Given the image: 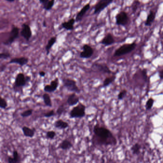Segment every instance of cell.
<instances>
[{
  "label": "cell",
  "instance_id": "32",
  "mask_svg": "<svg viewBox=\"0 0 163 163\" xmlns=\"http://www.w3.org/2000/svg\"><path fill=\"white\" fill-rule=\"evenodd\" d=\"M66 111V108L64 105H60L57 110L56 113L59 116H60Z\"/></svg>",
  "mask_w": 163,
  "mask_h": 163
},
{
  "label": "cell",
  "instance_id": "21",
  "mask_svg": "<svg viewBox=\"0 0 163 163\" xmlns=\"http://www.w3.org/2000/svg\"><path fill=\"white\" fill-rule=\"evenodd\" d=\"M54 126L59 129H65L69 127V125L67 122L63 121L62 119H59L55 122Z\"/></svg>",
  "mask_w": 163,
  "mask_h": 163
},
{
  "label": "cell",
  "instance_id": "7",
  "mask_svg": "<svg viewBox=\"0 0 163 163\" xmlns=\"http://www.w3.org/2000/svg\"><path fill=\"white\" fill-rule=\"evenodd\" d=\"M19 28L17 26H13L9 32V37L3 43L5 45H10L19 37Z\"/></svg>",
  "mask_w": 163,
  "mask_h": 163
},
{
  "label": "cell",
  "instance_id": "4",
  "mask_svg": "<svg viewBox=\"0 0 163 163\" xmlns=\"http://www.w3.org/2000/svg\"><path fill=\"white\" fill-rule=\"evenodd\" d=\"M136 46V43L135 42L130 44H125L121 46V47H120L115 51L114 53V56H122L131 53L135 48Z\"/></svg>",
  "mask_w": 163,
  "mask_h": 163
},
{
  "label": "cell",
  "instance_id": "42",
  "mask_svg": "<svg viewBox=\"0 0 163 163\" xmlns=\"http://www.w3.org/2000/svg\"><path fill=\"white\" fill-rule=\"evenodd\" d=\"M26 80L27 83H28L31 80V77L29 76H26Z\"/></svg>",
  "mask_w": 163,
  "mask_h": 163
},
{
  "label": "cell",
  "instance_id": "14",
  "mask_svg": "<svg viewBox=\"0 0 163 163\" xmlns=\"http://www.w3.org/2000/svg\"><path fill=\"white\" fill-rule=\"evenodd\" d=\"M76 22L75 19L72 18L67 21L63 22L61 24V27L67 31H72L74 29V25Z\"/></svg>",
  "mask_w": 163,
  "mask_h": 163
},
{
  "label": "cell",
  "instance_id": "33",
  "mask_svg": "<svg viewBox=\"0 0 163 163\" xmlns=\"http://www.w3.org/2000/svg\"><path fill=\"white\" fill-rule=\"evenodd\" d=\"M8 104L7 101L5 99L1 97L0 99V107L1 108L5 109L7 107Z\"/></svg>",
  "mask_w": 163,
  "mask_h": 163
},
{
  "label": "cell",
  "instance_id": "1",
  "mask_svg": "<svg viewBox=\"0 0 163 163\" xmlns=\"http://www.w3.org/2000/svg\"><path fill=\"white\" fill-rule=\"evenodd\" d=\"M93 132L100 142L106 145L116 144V139L110 130L98 125H95L93 128Z\"/></svg>",
  "mask_w": 163,
  "mask_h": 163
},
{
  "label": "cell",
  "instance_id": "8",
  "mask_svg": "<svg viewBox=\"0 0 163 163\" xmlns=\"http://www.w3.org/2000/svg\"><path fill=\"white\" fill-rule=\"evenodd\" d=\"M27 83L26 76L24 73H18L15 77L14 88L15 89V88L22 87L25 86Z\"/></svg>",
  "mask_w": 163,
  "mask_h": 163
},
{
  "label": "cell",
  "instance_id": "35",
  "mask_svg": "<svg viewBox=\"0 0 163 163\" xmlns=\"http://www.w3.org/2000/svg\"><path fill=\"white\" fill-rule=\"evenodd\" d=\"M126 94H127V91L126 90H123L122 91L120 92L118 95L119 100H122L123 98L125 97Z\"/></svg>",
  "mask_w": 163,
  "mask_h": 163
},
{
  "label": "cell",
  "instance_id": "25",
  "mask_svg": "<svg viewBox=\"0 0 163 163\" xmlns=\"http://www.w3.org/2000/svg\"><path fill=\"white\" fill-rule=\"evenodd\" d=\"M116 79V76H112L105 78L103 83V87H106L111 84Z\"/></svg>",
  "mask_w": 163,
  "mask_h": 163
},
{
  "label": "cell",
  "instance_id": "27",
  "mask_svg": "<svg viewBox=\"0 0 163 163\" xmlns=\"http://www.w3.org/2000/svg\"><path fill=\"white\" fill-rule=\"evenodd\" d=\"M55 3V0H49L46 5L43 6V9H45L46 11H50L52 9Z\"/></svg>",
  "mask_w": 163,
  "mask_h": 163
},
{
  "label": "cell",
  "instance_id": "39",
  "mask_svg": "<svg viewBox=\"0 0 163 163\" xmlns=\"http://www.w3.org/2000/svg\"><path fill=\"white\" fill-rule=\"evenodd\" d=\"M46 72H44L43 71H41L40 72H39V75L40 76V77H45L46 76Z\"/></svg>",
  "mask_w": 163,
  "mask_h": 163
},
{
  "label": "cell",
  "instance_id": "38",
  "mask_svg": "<svg viewBox=\"0 0 163 163\" xmlns=\"http://www.w3.org/2000/svg\"><path fill=\"white\" fill-rule=\"evenodd\" d=\"M49 1V0H39V3L43 5V6L46 5Z\"/></svg>",
  "mask_w": 163,
  "mask_h": 163
},
{
  "label": "cell",
  "instance_id": "30",
  "mask_svg": "<svg viewBox=\"0 0 163 163\" xmlns=\"http://www.w3.org/2000/svg\"><path fill=\"white\" fill-rule=\"evenodd\" d=\"M154 103V100L153 98H151L148 99L146 105V110H150L153 106Z\"/></svg>",
  "mask_w": 163,
  "mask_h": 163
},
{
  "label": "cell",
  "instance_id": "11",
  "mask_svg": "<svg viewBox=\"0 0 163 163\" xmlns=\"http://www.w3.org/2000/svg\"><path fill=\"white\" fill-rule=\"evenodd\" d=\"M59 80L58 78H57L51 82L50 84H46L44 88V90L46 93H53L59 87Z\"/></svg>",
  "mask_w": 163,
  "mask_h": 163
},
{
  "label": "cell",
  "instance_id": "23",
  "mask_svg": "<svg viewBox=\"0 0 163 163\" xmlns=\"http://www.w3.org/2000/svg\"><path fill=\"white\" fill-rule=\"evenodd\" d=\"M57 40V38L55 36L51 37V38L49 40L47 45L45 48L47 55H49V53H50V49L53 46L55 45V43H56Z\"/></svg>",
  "mask_w": 163,
  "mask_h": 163
},
{
  "label": "cell",
  "instance_id": "18",
  "mask_svg": "<svg viewBox=\"0 0 163 163\" xmlns=\"http://www.w3.org/2000/svg\"><path fill=\"white\" fill-rule=\"evenodd\" d=\"M80 98L76 93H73L68 97L67 102L69 106H72L78 104Z\"/></svg>",
  "mask_w": 163,
  "mask_h": 163
},
{
  "label": "cell",
  "instance_id": "24",
  "mask_svg": "<svg viewBox=\"0 0 163 163\" xmlns=\"http://www.w3.org/2000/svg\"><path fill=\"white\" fill-rule=\"evenodd\" d=\"M43 99L44 100V102L45 105L51 107L52 106V103L51 101V97L50 95L47 93H45L43 95Z\"/></svg>",
  "mask_w": 163,
  "mask_h": 163
},
{
  "label": "cell",
  "instance_id": "22",
  "mask_svg": "<svg viewBox=\"0 0 163 163\" xmlns=\"http://www.w3.org/2000/svg\"><path fill=\"white\" fill-rule=\"evenodd\" d=\"M72 147H73V144L72 143L67 139L64 140L59 145V147L63 150H67Z\"/></svg>",
  "mask_w": 163,
  "mask_h": 163
},
{
  "label": "cell",
  "instance_id": "40",
  "mask_svg": "<svg viewBox=\"0 0 163 163\" xmlns=\"http://www.w3.org/2000/svg\"><path fill=\"white\" fill-rule=\"evenodd\" d=\"M159 76L161 79L163 80V70H162L159 72Z\"/></svg>",
  "mask_w": 163,
  "mask_h": 163
},
{
  "label": "cell",
  "instance_id": "26",
  "mask_svg": "<svg viewBox=\"0 0 163 163\" xmlns=\"http://www.w3.org/2000/svg\"><path fill=\"white\" fill-rule=\"evenodd\" d=\"M141 148V145L138 143H136L132 146L131 148V150L133 154L137 155V154H139Z\"/></svg>",
  "mask_w": 163,
  "mask_h": 163
},
{
  "label": "cell",
  "instance_id": "15",
  "mask_svg": "<svg viewBox=\"0 0 163 163\" xmlns=\"http://www.w3.org/2000/svg\"><path fill=\"white\" fill-rule=\"evenodd\" d=\"M29 59L28 57H16V58H14L12 59L9 61V64L11 63H16V64H19L20 66H25V64L28 63Z\"/></svg>",
  "mask_w": 163,
  "mask_h": 163
},
{
  "label": "cell",
  "instance_id": "19",
  "mask_svg": "<svg viewBox=\"0 0 163 163\" xmlns=\"http://www.w3.org/2000/svg\"><path fill=\"white\" fill-rule=\"evenodd\" d=\"M22 133L25 137L32 138L35 135V129L30 128L28 126H24L22 128Z\"/></svg>",
  "mask_w": 163,
  "mask_h": 163
},
{
  "label": "cell",
  "instance_id": "43",
  "mask_svg": "<svg viewBox=\"0 0 163 163\" xmlns=\"http://www.w3.org/2000/svg\"><path fill=\"white\" fill-rule=\"evenodd\" d=\"M42 25L43 26V27H46V26H47V25H46V21L45 20H44V21H43V22Z\"/></svg>",
  "mask_w": 163,
  "mask_h": 163
},
{
  "label": "cell",
  "instance_id": "41",
  "mask_svg": "<svg viewBox=\"0 0 163 163\" xmlns=\"http://www.w3.org/2000/svg\"><path fill=\"white\" fill-rule=\"evenodd\" d=\"M6 66L5 65H3V66H1V72H4V71L5 70V69H6Z\"/></svg>",
  "mask_w": 163,
  "mask_h": 163
},
{
  "label": "cell",
  "instance_id": "13",
  "mask_svg": "<svg viewBox=\"0 0 163 163\" xmlns=\"http://www.w3.org/2000/svg\"><path fill=\"white\" fill-rule=\"evenodd\" d=\"M92 68L95 70L98 71L102 73L110 74L111 71L108 66L105 64H100V63H94L92 64Z\"/></svg>",
  "mask_w": 163,
  "mask_h": 163
},
{
  "label": "cell",
  "instance_id": "28",
  "mask_svg": "<svg viewBox=\"0 0 163 163\" xmlns=\"http://www.w3.org/2000/svg\"><path fill=\"white\" fill-rule=\"evenodd\" d=\"M141 5V2L138 0H135L131 4V8L133 12H135L137 11L138 8Z\"/></svg>",
  "mask_w": 163,
  "mask_h": 163
},
{
  "label": "cell",
  "instance_id": "20",
  "mask_svg": "<svg viewBox=\"0 0 163 163\" xmlns=\"http://www.w3.org/2000/svg\"><path fill=\"white\" fill-rule=\"evenodd\" d=\"M13 157H9L8 158V163H19L20 157L18 152L16 150H14L13 151Z\"/></svg>",
  "mask_w": 163,
  "mask_h": 163
},
{
  "label": "cell",
  "instance_id": "16",
  "mask_svg": "<svg viewBox=\"0 0 163 163\" xmlns=\"http://www.w3.org/2000/svg\"><path fill=\"white\" fill-rule=\"evenodd\" d=\"M156 13L153 10H150L149 13L147 15L144 25L146 26H151L153 25L156 19Z\"/></svg>",
  "mask_w": 163,
  "mask_h": 163
},
{
  "label": "cell",
  "instance_id": "2",
  "mask_svg": "<svg viewBox=\"0 0 163 163\" xmlns=\"http://www.w3.org/2000/svg\"><path fill=\"white\" fill-rule=\"evenodd\" d=\"M86 115V106L81 103L74 107L70 111V118H81Z\"/></svg>",
  "mask_w": 163,
  "mask_h": 163
},
{
  "label": "cell",
  "instance_id": "10",
  "mask_svg": "<svg viewBox=\"0 0 163 163\" xmlns=\"http://www.w3.org/2000/svg\"><path fill=\"white\" fill-rule=\"evenodd\" d=\"M83 51L80 53V58L83 59H88L93 56L94 53L93 49L87 44H85L82 46Z\"/></svg>",
  "mask_w": 163,
  "mask_h": 163
},
{
  "label": "cell",
  "instance_id": "17",
  "mask_svg": "<svg viewBox=\"0 0 163 163\" xmlns=\"http://www.w3.org/2000/svg\"><path fill=\"white\" fill-rule=\"evenodd\" d=\"M114 38L111 33H109L104 36V38L101 41V43L105 46H109L113 45L114 43Z\"/></svg>",
  "mask_w": 163,
  "mask_h": 163
},
{
  "label": "cell",
  "instance_id": "31",
  "mask_svg": "<svg viewBox=\"0 0 163 163\" xmlns=\"http://www.w3.org/2000/svg\"><path fill=\"white\" fill-rule=\"evenodd\" d=\"M56 136V133L54 131H49L46 133V138L49 139H53Z\"/></svg>",
  "mask_w": 163,
  "mask_h": 163
},
{
  "label": "cell",
  "instance_id": "34",
  "mask_svg": "<svg viewBox=\"0 0 163 163\" xmlns=\"http://www.w3.org/2000/svg\"><path fill=\"white\" fill-rule=\"evenodd\" d=\"M10 56H11V54L8 52L2 53L0 54V59H7L8 58H10Z\"/></svg>",
  "mask_w": 163,
  "mask_h": 163
},
{
  "label": "cell",
  "instance_id": "3",
  "mask_svg": "<svg viewBox=\"0 0 163 163\" xmlns=\"http://www.w3.org/2000/svg\"><path fill=\"white\" fill-rule=\"evenodd\" d=\"M115 24L118 26L125 27L129 25L131 20L127 12L124 11H122L117 14L115 17Z\"/></svg>",
  "mask_w": 163,
  "mask_h": 163
},
{
  "label": "cell",
  "instance_id": "37",
  "mask_svg": "<svg viewBox=\"0 0 163 163\" xmlns=\"http://www.w3.org/2000/svg\"><path fill=\"white\" fill-rule=\"evenodd\" d=\"M142 75L143 76V79H144L145 81H146L147 80V71L146 69L143 70L142 71Z\"/></svg>",
  "mask_w": 163,
  "mask_h": 163
},
{
  "label": "cell",
  "instance_id": "36",
  "mask_svg": "<svg viewBox=\"0 0 163 163\" xmlns=\"http://www.w3.org/2000/svg\"><path fill=\"white\" fill-rule=\"evenodd\" d=\"M55 115V111L54 110H50V111L48 112L46 114H44V116L45 118H49L54 116Z\"/></svg>",
  "mask_w": 163,
  "mask_h": 163
},
{
  "label": "cell",
  "instance_id": "5",
  "mask_svg": "<svg viewBox=\"0 0 163 163\" xmlns=\"http://www.w3.org/2000/svg\"><path fill=\"white\" fill-rule=\"evenodd\" d=\"M64 87L67 89L69 91L74 93L79 94L80 92V89L77 85L76 81L73 79L64 78L62 80Z\"/></svg>",
  "mask_w": 163,
  "mask_h": 163
},
{
  "label": "cell",
  "instance_id": "6",
  "mask_svg": "<svg viewBox=\"0 0 163 163\" xmlns=\"http://www.w3.org/2000/svg\"><path fill=\"white\" fill-rule=\"evenodd\" d=\"M114 0H100L94 6L93 14L96 15L100 14L106 8L111 5Z\"/></svg>",
  "mask_w": 163,
  "mask_h": 163
},
{
  "label": "cell",
  "instance_id": "12",
  "mask_svg": "<svg viewBox=\"0 0 163 163\" xmlns=\"http://www.w3.org/2000/svg\"><path fill=\"white\" fill-rule=\"evenodd\" d=\"M90 8H91V4L90 3H88L83 6L81 10H80V12L76 15V18H75L76 22H79L82 21L86 13L88 10H90Z\"/></svg>",
  "mask_w": 163,
  "mask_h": 163
},
{
  "label": "cell",
  "instance_id": "29",
  "mask_svg": "<svg viewBox=\"0 0 163 163\" xmlns=\"http://www.w3.org/2000/svg\"><path fill=\"white\" fill-rule=\"evenodd\" d=\"M33 112V110L32 109H30L22 113L21 114V116L22 118H27L31 116L32 115Z\"/></svg>",
  "mask_w": 163,
  "mask_h": 163
},
{
  "label": "cell",
  "instance_id": "44",
  "mask_svg": "<svg viewBox=\"0 0 163 163\" xmlns=\"http://www.w3.org/2000/svg\"><path fill=\"white\" fill-rule=\"evenodd\" d=\"M7 1H8L9 3H13L15 1V0H6Z\"/></svg>",
  "mask_w": 163,
  "mask_h": 163
},
{
  "label": "cell",
  "instance_id": "9",
  "mask_svg": "<svg viewBox=\"0 0 163 163\" xmlns=\"http://www.w3.org/2000/svg\"><path fill=\"white\" fill-rule=\"evenodd\" d=\"M20 33L21 35L27 41H29L32 36V32L31 27L28 24L25 23L22 25L21 31Z\"/></svg>",
  "mask_w": 163,
  "mask_h": 163
}]
</instances>
